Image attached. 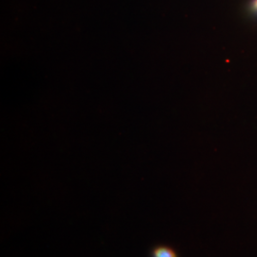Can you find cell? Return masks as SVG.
<instances>
[{
  "instance_id": "obj_1",
  "label": "cell",
  "mask_w": 257,
  "mask_h": 257,
  "mask_svg": "<svg viewBox=\"0 0 257 257\" xmlns=\"http://www.w3.org/2000/svg\"><path fill=\"white\" fill-rule=\"evenodd\" d=\"M151 257H178L174 248L168 246H157L153 248Z\"/></svg>"
},
{
  "instance_id": "obj_2",
  "label": "cell",
  "mask_w": 257,
  "mask_h": 257,
  "mask_svg": "<svg viewBox=\"0 0 257 257\" xmlns=\"http://www.w3.org/2000/svg\"><path fill=\"white\" fill-rule=\"evenodd\" d=\"M251 11L257 15V0H254L251 4Z\"/></svg>"
}]
</instances>
